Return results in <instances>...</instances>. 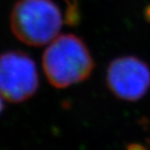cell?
<instances>
[{
  "mask_svg": "<svg viewBox=\"0 0 150 150\" xmlns=\"http://www.w3.org/2000/svg\"><path fill=\"white\" fill-rule=\"evenodd\" d=\"M42 67L51 85L65 89L89 78L94 59L82 39L74 34H62L48 44Z\"/></svg>",
  "mask_w": 150,
  "mask_h": 150,
  "instance_id": "6da1fadb",
  "label": "cell"
},
{
  "mask_svg": "<svg viewBox=\"0 0 150 150\" xmlns=\"http://www.w3.org/2000/svg\"><path fill=\"white\" fill-rule=\"evenodd\" d=\"M62 25V13L52 0H20L12 9V32L29 46L48 45L59 36Z\"/></svg>",
  "mask_w": 150,
  "mask_h": 150,
  "instance_id": "7a4b0ae2",
  "label": "cell"
},
{
  "mask_svg": "<svg viewBox=\"0 0 150 150\" xmlns=\"http://www.w3.org/2000/svg\"><path fill=\"white\" fill-rule=\"evenodd\" d=\"M38 88L37 67L30 57L19 51L0 54V95L5 100L23 103L33 97Z\"/></svg>",
  "mask_w": 150,
  "mask_h": 150,
  "instance_id": "3957f363",
  "label": "cell"
},
{
  "mask_svg": "<svg viewBox=\"0 0 150 150\" xmlns=\"http://www.w3.org/2000/svg\"><path fill=\"white\" fill-rule=\"evenodd\" d=\"M105 79L109 91L116 98L137 101L150 89V67L137 57H119L109 64Z\"/></svg>",
  "mask_w": 150,
  "mask_h": 150,
  "instance_id": "277c9868",
  "label": "cell"
},
{
  "mask_svg": "<svg viewBox=\"0 0 150 150\" xmlns=\"http://www.w3.org/2000/svg\"><path fill=\"white\" fill-rule=\"evenodd\" d=\"M126 150H149L146 146L140 144V143H130V144L127 145Z\"/></svg>",
  "mask_w": 150,
  "mask_h": 150,
  "instance_id": "5b68a950",
  "label": "cell"
},
{
  "mask_svg": "<svg viewBox=\"0 0 150 150\" xmlns=\"http://www.w3.org/2000/svg\"><path fill=\"white\" fill-rule=\"evenodd\" d=\"M3 98L2 97H1V95H0V114H1V112H2V110H3V106H4V104H3Z\"/></svg>",
  "mask_w": 150,
  "mask_h": 150,
  "instance_id": "8992f818",
  "label": "cell"
}]
</instances>
